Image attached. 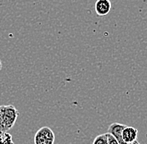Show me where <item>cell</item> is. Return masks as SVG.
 Segmentation results:
<instances>
[{"label":"cell","mask_w":147,"mask_h":144,"mask_svg":"<svg viewBox=\"0 0 147 144\" xmlns=\"http://www.w3.org/2000/svg\"><path fill=\"white\" fill-rule=\"evenodd\" d=\"M18 111L13 105L0 106V133H5L14 126Z\"/></svg>","instance_id":"obj_1"},{"label":"cell","mask_w":147,"mask_h":144,"mask_svg":"<svg viewBox=\"0 0 147 144\" xmlns=\"http://www.w3.org/2000/svg\"><path fill=\"white\" fill-rule=\"evenodd\" d=\"M55 140V133L49 127H41L34 136V144H54Z\"/></svg>","instance_id":"obj_2"},{"label":"cell","mask_w":147,"mask_h":144,"mask_svg":"<svg viewBox=\"0 0 147 144\" xmlns=\"http://www.w3.org/2000/svg\"><path fill=\"white\" fill-rule=\"evenodd\" d=\"M125 127L126 126L124 125V124H120V123H114L111 125H110L107 133H109L111 135L114 136L118 140L119 144H126L124 142L123 137H122L123 130L125 129Z\"/></svg>","instance_id":"obj_3"},{"label":"cell","mask_w":147,"mask_h":144,"mask_svg":"<svg viewBox=\"0 0 147 144\" xmlns=\"http://www.w3.org/2000/svg\"><path fill=\"white\" fill-rule=\"evenodd\" d=\"M111 2L110 0H97L94 5V9L98 16H105L111 10Z\"/></svg>","instance_id":"obj_4"},{"label":"cell","mask_w":147,"mask_h":144,"mask_svg":"<svg viewBox=\"0 0 147 144\" xmlns=\"http://www.w3.org/2000/svg\"><path fill=\"white\" fill-rule=\"evenodd\" d=\"M138 130L134 127L126 126L123 130L122 137L124 142L126 144L131 143L137 139Z\"/></svg>","instance_id":"obj_5"},{"label":"cell","mask_w":147,"mask_h":144,"mask_svg":"<svg viewBox=\"0 0 147 144\" xmlns=\"http://www.w3.org/2000/svg\"><path fill=\"white\" fill-rule=\"evenodd\" d=\"M93 144H108V138H107L106 133L97 136L94 138Z\"/></svg>","instance_id":"obj_6"},{"label":"cell","mask_w":147,"mask_h":144,"mask_svg":"<svg viewBox=\"0 0 147 144\" xmlns=\"http://www.w3.org/2000/svg\"><path fill=\"white\" fill-rule=\"evenodd\" d=\"M2 137H3V143H4V144H14L13 143V142L12 135L8 133L7 132L2 133Z\"/></svg>","instance_id":"obj_7"},{"label":"cell","mask_w":147,"mask_h":144,"mask_svg":"<svg viewBox=\"0 0 147 144\" xmlns=\"http://www.w3.org/2000/svg\"><path fill=\"white\" fill-rule=\"evenodd\" d=\"M106 135H107V138H108V144H119L118 140L114 136L111 135L109 133H106Z\"/></svg>","instance_id":"obj_8"},{"label":"cell","mask_w":147,"mask_h":144,"mask_svg":"<svg viewBox=\"0 0 147 144\" xmlns=\"http://www.w3.org/2000/svg\"><path fill=\"white\" fill-rule=\"evenodd\" d=\"M0 144H4V143H3V137H2V133H0Z\"/></svg>","instance_id":"obj_9"},{"label":"cell","mask_w":147,"mask_h":144,"mask_svg":"<svg viewBox=\"0 0 147 144\" xmlns=\"http://www.w3.org/2000/svg\"><path fill=\"white\" fill-rule=\"evenodd\" d=\"M2 68H3V63H2V61H1V59H0V71H1V69H2Z\"/></svg>","instance_id":"obj_10"},{"label":"cell","mask_w":147,"mask_h":144,"mask_svg":"<svg viewBox=\"0 0 147 144\" xmlns=\"http://www.w3.org/2000/svg\"><path fill=\"white\" fill-rule=\"evenodd\" d=\"M128 144H140V143H138L137 141L136 140L135 142H133V143H128Z\"/></svg>","instance_id":"obj_11"}]
</instances>
